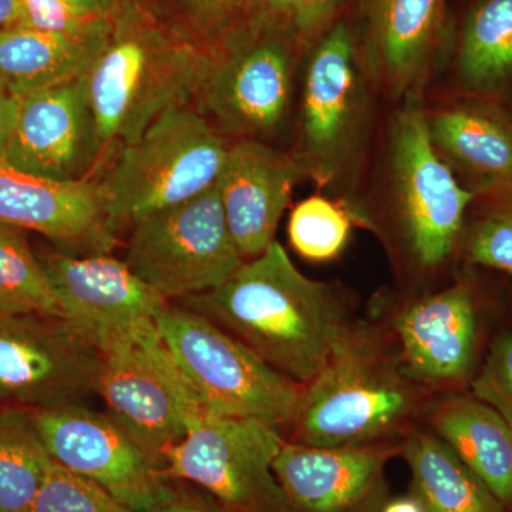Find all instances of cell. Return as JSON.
Returning <instances> with one entry per match:
<instances>
[{
  "mask_svg": "<svg viewBox=\"0 0 512 512\" xmlns=\"http://www.w3.org/2000/svg\"><path fill=\"white\" fill-rule=\"evenodd\" d=\"M185 308L210 319L296 384L328 362L350 322L332 286L303 275L279 242Z\"/></svg>",
  "mask_w": 512,
  "mask_h": 512,
  "instance_id": "1",
  "label": "cell"
},
{
  "mask_svg": "<svg viewBox=\"0 0 512 512\" xmlns=\"http://www.w3.org/2000/svg\"><path fill=\"white\" fill-rule=\"evenodd\" d=\"M211 59V52L124 0L107 45L86 74L103 150L137 140L164 111L198 99Z\"/></svg>",
  "mask_w": 512,
  "mask_h": 512,
  "instance_id": "2",
  "label": "cell"
},
{
  "mask_svg": "<svg viewBox=\"0 0 512 512\" xmlns=\"http://www.w3.org/2000/svg\"><path fill=\"white\" fill-rule=\"evenodd\" d=\"M302 389L292 420L295 443L363 446L399 427L419 386L376 330L350 323L328 362Z\"/></svg>",
  "mask_w": 512,
  "mask_h": 512,
  "instance_id": "3",
  "label": "cell"
},
{
  "mask_svg": "<svg viewBox=\"0 0 512 512\" xmlns=\"http://www.w3.org/2000/svg\"><path fill=\"white\" fill-rule=\"evenodd\" d=\"M228 147L190 104L164 111L137 140L120 147L99 183L111 234L210 190L220 177Z\"/></svg>",
  "mask_w": 512,
  "mask_h": 512,
  "instance_id": "4",
  "label": "cell"
},
{
  "mask_svg": "<svg viewBox=\"0 0 512 512\" xmlns=\"http://www.w3.org/2000/svg\"><path fill=\"white\" fill-rule=\"evenodd\" d=\"M157 329L207 412L278 427L292 423L301 400L299 384L210 319L168 303Z\"/></svg>",
  "mask_w": 512,
  "mask_h": 512,
  "instance_id": "5",
  "label": "cell"
},
{
  "mask_svg": "<svg viewBox=\"0 0 512 512\" xmlns=\"http://www.w3.org/2000/svg\"><path fill=\"white\" fill-rule=\"evenodd\" d=\"M127 265L165 301L210 292L244 265L217 184L131 225Z\"/></svg>",
  "mask_w": 512,
  "mask_h": 512,
  "instance_id": "6",
  "label": "cell"
},
{
  "mask_svg": "<svg viewBox=\"0 0 512 512\" xmlns=\"http://www.w3.org/2000/svg\"><path fill=\"white\" fill-rule=\"evenodd\" d=\"M101 353L97 393L107 412L157 456L163 458L208 413L157 323L114 340Z\"/></svg>",
  "mask_w": 512,
  "mask_h": 512,
  "instance_id": "7",
  "label": "cell"
},
{
  "mask_svg": "<svg viewBox=\"0 0 512 512\" xmlns=\"http://www.w3.org/2000/svg\"><path fill=\"white\" fill-rule=\"evenodd\" d=\"M284 444L274 424L208 412L165 451L164 474L201 485L237 512H288L274 473Z\"/></svg>",
  "mask_w": 512,
  "mask_h": 512,
  "instance_id": "8",
  "label": "cell"
},
{
  "mask_svg": "<svg viewBox=\"0 0 512 512\" xmlns=\"http://www.w3.org/2000/svg\"><path fill=\"white\" fill-rule=\"evenodd\" d=\"M29 412L57 464L99 484L134 512L174 500L163 458L109 412H94L83 404Z\"/></svg>",
  "mask_w": 512,
  "mask_h": 512,
  "instance_id": "9",
  "label": "cell"
},
{
  "mask_svg": "<svg viewBox=\"0 0 512 512\" xmlns=\"http://www.w3.org/2000/svg\"><path fill=\"white\" fill-rule=\"evenodd\" d=\"M103 353L63 316L0 315V407L55 409L97 393Z\"/></svg>",
  "mask_w": 512,
  "mask_h": 512,
  "instance_id": "10",
  "label": "cell"
},
{
  "mask_svg": "<svg viewBox=\"0 0 512 512\" xmlns=\"http://www.w3.org/2000/svg\"><path fill=\"white\" fill-rule=\"evenodd\" d=\"M296 46L248 20L212 52L198 99L222 133L261 140L281 126L291 104Z\"/></svg>",
  "mask_w": 512,
  "mask_h": 512,
  "instance_id": "11",
  "label": "cell"
},
{
  "mask_svg": "<svg viewBox=\"0 0 512 512\" xmlns=\"http://www.w3.org/2000/svg\"><path fill=\"white\" fill-rule=\"evenodd\" d=\"M390 167L403 231L414 258L434 268L453 254L477 194L458 183L431 140L427 114L407 106L390 131Z\"/></svg>",
  "mask_w": 512,
  "mask_h": 512,
  "instance_id": "12",
  "label": "cell"
},
{
  "mask_svg": "<svg viewBox=\"0 0 512 512\" xmlns=\"http://www.w3.org/2000/svg\"><path fill=\"white\" fill-rule=\"evenodd\" d=\"M365 116V87L355 35L345 20L330 26L303 77L302 156L306 174L330 183L349 163Z\"/></svg>",
  "mask_w": 512,
  "mask_h": 512,
  "instance_id": "13",
  "label": "cell"
},
{
  "mask_svg": "<svg viewBox=\"0 0 512 512\" xmlns=\"http://www.w3.org/2000/svg\"><path fill=\"white\" fill-rule=\"evenodd\" d=\"M39 255L63 318L100 350L134 330L157 323L168 301L144 284L127 262L101 252Z\"/></svg>",
  "mask_w": 512,
  "mask_h": 512,
  "instance_id": "14",
  "label": "cell"
},
{
  "mask_svg": "<svg viewBox=\"0 0 512 512\" xmlns=\"http://www.w3.org/2000/svg\"><path fill=\"white\" fill-rule=\"evenodd\" d=\"M19 100L18 120L3 163L59 183L89 180L104 150L86 74Z\"/></svg>",
  "mask_w": 512,
  "mask_h": 512,
  "instance_id": "15",
  "label": "cell"
},
{
  "mask_svg": "<svg viewBox=\"0 0 512 512\" xmlns=\"http://www.w3.org/2000/svg\"><path fill=\"white\" fill-rule=\"evenodd\" d=\"M305 174L298 158L262 140L244 138L229 144L217 190L242 258L261 255L275 241L293 188Z\"/></svg>",
  "mask_w": 512,
  "mask_h": 512,
  "instance_id": "16",
  "label": "cell"
},
{
  "mask_svg": "<svg viewBox=\"0 0 512 512\" xmlns=\"http://www.w3.org/2000/svg\"><path fill=\"white\" fill-rule=\"evenodd\" d=\"M406 375L444 386L470 375L477 348L476 303L467 285L451 286L404 309L396 319Z\"/></svg>",
  "mask_w": 512,
  "mask_h": 512,
  "instance_id": "17",
  "label": "cell"
},
{
  "mask_svg": "<svg viewBox=\"0 0 512 512\" xmlns=\"http://www.w3.org/2000/svg\"><path fill=\"white\" fill-rule=\"evenodd\" d=\"M0 222L50 239L109 248L99 183H59L0 161Z\"/></svg>",
  "mask_w": 512,
  "mask_h": 512,
  "instance_id": "18",
  "label": "cell"
},
{
  "mask_svg": "<svg viewBox=\"0 0 512 512\" xmlns=\"http://www.w3.org/2000/svg\"><path fill=\"white\" fill-rule=\"evenodd\" d=\"M390 456V448L376 444L313 447L285 441L274 473L289 504L299 510L343 512L370 493Z\"/></svg>",
  "mask_w": 512,
  "mask_h": 512,
  "instance_id": "19",
  "label": "cell"
},
{
  "mask_svg": "<svg viewBox=\"0 0 512 512\" xmlns=\"http://www.w3.org/2000/svg\"><path fill=\"white\" fill-rule=\"evenodd\" d=\"M447 0H366L367 67L396 96L412 94L443 36Z\"/></svg>",
  "mask_w": 512,
  "mask_h": 512,
  "instance_id": "20",
  "label": "cell"
},
{
  "mask_svg": "<svg viewBox=\"0 0 512 512\" xmlns=\"http://www.w3.org/2000/svg\"><path fill=\"white\" fill-rule=\"evenodd\" d=\"M431 140L474 192L512 185V117L490 99L464 101L427 116Z\"/></svg>",
  "mask_w": 512,
  "mask_h": 512,
  "instance_id": "21",
  "label": "cell"
},
{
  "mask_svg": "<svg viewBox=\"0 0 512 512\" xmlns=\"http://www.w3.org/2000/svg\"><path fill=\"white\" fill-rule=\"evenodd\" d=\"M111 29L82 36L19 25L0 29V86L22 99L84 76L103 52Z\"/></svg>",
  "mask_w": 512,
  "mask_h": 512,
  "instance_id": "22",
  "label": "cell"
},
{
  "mask_svg": "<svg viewBox=\"0 0 512 512\" xmlns=\"http://www.w3.org/2000/svg\"><path fill=\"white\" fill-rule=\"evenodd\" d=\"M431 426L504 507L512 508V430L478 397L453 396L437 404Z\"/></svg>",
  "mask_w": 512,
  "mask_h": 512,
  "instance_id": "23",
  "label": "cell"
},
{
  "mask_svg": "<svg viewBox=\"0 0 512 512\" xmlns=\"http://www.w3.org/2000/svg\"><path fill=\"white\" fill-rule=\"evenodd\" d=\"M424 512H504V505L436 434L412 431L403 448Z\"/></svg>",
  "mask_w": 512,
  "mask_h": 512,
  "instance_id": "24",
  "label": "cell"
},
{
  "mask_svg": "<svg viewBox=\"0 0 512 512\" xmlns=\"http://www.w3.org/2000/svg\"><path fill=\"white\" fill-rule=\"evenodd\" d=\"M461 86L493 99L512 86V0H483L468 16L457 56Z\"/></svg>",
  "mask_w": 512,
  "mask_h": 512,
  "instance_id": "25",
  "label": "cell"
},
{
  "mask_svg": "<svg viewBox=\"0 0 512 512\" xmlns=\"http://www.w3.org/2000/svg\"><path fill=\"white\" fill-rule=\"evenodd\" d=\"M52 460L29 410L0 407V512H30Z\"/></svg>",
  "mask_w": 512,
  "mask_h": 512,
  "instance_id": "26",
  "label": "cell"
},
{
  "mask_svg": "<svg viewBox=\"0 0 512 512\" xmlns=\"http://www.w3.org/2000/svg\"><path fill=\"white\" fill-rule=\"evenodd\" d=\"M63 316L59 299L25 229L0 222V315Z\"/></svg>",
  "mask_w": 512,
  "mask_h": 512,
  "instance_id": "27",
  "label": "cell"
},
{
  "mask_svg": "<svg viewBox=\"0 0 512 512\" xmlns=\"http://www.w3.org/2000/svg\"><path fill=\"white\" fill-rule=\"evenodd\" d=\"M476 194L480 205L464 235L468 261L512 274V185Z\"/></svg>",
  "mask_w": 512,
  "mask_h": 512,
  "instance_id": "28",
  "label": "cell"
},
{
  "mask_svg": "<svg viewBox=\"0 0 512 512\" xmlns=\"http://www.w3.org/2000/svg\"><path fill=\"white\" fill-rule=\"evenodd\" d=\"M348 212L328 198H306L293 208L288 232L292 247L311 261H329L345 248L350 235Z\"/></svg>",
  "mask_w": 512,
  "mask_h": 512,
  "instance_id": "29",
  "label": "cell"
},
{
  "mask_svg": "<svg viewBox=\"0 0 512 512\" xmlns=\"http://www.w3.org/2000/svg\"><path fill=\"white\" fill-rule=\"evenodd\" d=\"M30 512H134L99 484L52 460Z\"/></svg>",
  "mask_w": 512,
  "mask_h": 512,
  "instance_id": "30",
  "label": "cell"
},
{
  "mask_svg": "<svg viewBox=\"0 0 512 512\" xmlns=\"http://www.w3.org/2000/svg\"><path fill=\"white\" fill-rule=\"evenodd\" d=\"M342 0H261L249 22L274 30L296 45L320 39L330 28Z\"/></svg>",
  "mask_w": 512,
  "mask_h": 512,
  "instance_id": "31",
  "label": "cell"
},
{
  "mask_svg": "<svg viewBox=\"0 0 512 512\" xmlns=\"http://www.w3.org/2000/svg\"><path fill=\"white\" fill-rule=\"evenodd\" d=\"M114 16L79 8L67 0H19L15 25L57 35H94L113 28Z\"/></svg>",
  "mask_w": 512,
  "mask_h": 512,
  "instance_id": "32",
  "label": "cell"
},
{
  "mask_svg": "<svg viewBox=\"0 0 512 512\" xmlns=\"http://www.w3.org/2000/svg\"><path fill=\"white\" fill-rule=\"evenodd\" d=\"M474 396L497 410L512 430V333H498L471 384Z\"/></svg>",
  "mask_w": 512,
  "mask_h": 512,
  "instance_id": "33",
  "label": "cell"
},
{
  "mask_svg": "<svg viewBox=\"0 0 512 512\" xmlns=\"http://www.w3.org/2000/svg\"><path fill=\"white\" fill-rule=\"evenodd\" d=\"M19 103V97L13 96L5 87L0 86V161L5 158L10 138L15 130Z\"/></svg>",
  "mask_w": 512,
  "mask_h": 512,
  "instance_id": "34",
  "label": "cell"
},
{
  "mask_svg": "<svg viewBox=\"0 0 512 512\" xmlns=\"http://www.w3.org/2000/svg\"><path fill=\"white\" fill-rule=\"evenodd\" d=\"M201 29L210 33L224 32V23L212 0H178Z\"/></svg>",
  "mask_w": 512,
  "mask_h": 512,
  "instance_id": "35",
  "label": "cell"
},
{
  "mask_svg": "<svg viewBox=\"0 0 512 512\" xmlns=\"http://www.w3.org/2000/svg\"><path fill=\"white\" fill-rule=\"evenodd\" d=\"M259 2L261 0H212L225 30L231 28L232 23L238 20L251 18Z\"/></svg>",
  "mask_w": 512,
  "mask_h": 512,
  "instance_id": "36",
  "label": "cell"
},
{
  "mask_svg": "<svg viewBox=\"0 0 512 512\" xmlns=\"http://www.w3.org/2000/svg\"><path fill=\"white\" fill-rule=\"evenodd\" d=\"M67 2L100 15L114 16L124 0H67Z\"/></svg>",
  "mask_w": 512,
  "mask_h": 512,
  "instance_id": "37",
  "label": "cell"
},
{
  "mask_svg": "<svg viewBox=\"0 0 512 512\" xmlns=\"http://www.w3.org/2000/svg\"><path fill=\"white\" fill-rule=\"evenodd\" d=\"M19 18V0H0V29L15 25Z\"/></svg>",
  "mask_w": 512,
  "mask_h": 512,
  "instance_id": "38",
  "label": "cell"
},
{
  "mask_svg": "<svg viewBox=\"0 0 512 512\" xmlns=\"http://www.w3.org/2000/svg\"><path fill=\"white\" fill-rule=\"evenodd\" d=\"M383 512H424L417 498H403L387 505Z\"/></svg>",
  "mask_w": 512,
  "mask_h": 512,
  "instance_id": "39",
  "label": "cell"
},
{
  "mask_svg": "<svg viewBox=\"0 0 512 512\" xmlns=\"http://www.w3.org/2000/svg\"><path fill=\"white\" fill-rule=\"evenodd\" d=\"M146 512H207L202 508L194 507V505L178 503V501L171 500L167 503L157 505Z\"/></svg>",
  "mask_w": 512,
  "mask_h": 512,
  "instance_id": "40",
  "label": "cell"
}]
</instances>
